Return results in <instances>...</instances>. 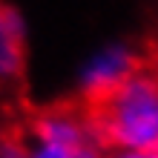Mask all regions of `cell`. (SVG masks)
<instances>
[{
  "label": "cell",
  "mask_w": 158,
  "mask_h": 158,
  "mask_svg": "<svg viewBox=\"0 0 158 158\" xmlns=\"http://www.w3.org/2000/svg\"><path fill=\"white\" fill-rule=\"evenodd\" d=\"M155 52L138 72L104 95L81 101L92 147L101 152H158V78Z\"/></svg>",
  "instance_id": "1"
},
{
  "label": "cell",
  "mask_w": 158,
  "mask_h": 158,
  "mask_svg": "<svg viewBox=\"0 0 158 158\" xmlns=\"http://www.w3.org/2000/svg\"><path fill=\"white\" fill-rule=\"evenodd\" d=\"M0 86L23 92L26 86V35L23 20L0 0Z\"/></svg>",
  "instance_id": "2"
},
{
  "label": "cell",
  "mask_w": 158,
  "mask_h": 158,
  "mask_svg": "<svg viewBox=\"0 0 158 158\" xmlns=\"http://www.w3.org/2000/svg\"><path fill=\"white\" fill-rule=\"evenodd\" d=\"M72 150H63V147H52V144H40L38 147H29V132H26V152L23 158H69Z\"/></svg>",
  "instance_id": "3"
},
{
  "label": "cell",
  "mask_w": 158,
  "mask_h": 158,
  "mask_svg": "<svg viewBox=\"0 0 158 158\" xmlns=\"http://www.w3.org/2000/svg\"><path fill=\"white\" fill-rule=\"evenodd\" d=\"M69 158H106L104 152L98 150V147H78V150H72Z\"/></svg>",
  "instance_id": "4"
},
{
  "label": "cell",
  "mask_w": 158,
  "mask_h": 158,
  "mask_svg": "<svg viewBox=\"0 0 158 158\" xmlns=\"http://www.w3.org/2000/svg\"><path fill=\"white\" fill-rule=\"evenodd\" d=\"M109 158H158V152H118Z\"/></svg>",
  "instance_id": "5"
},
{
  "label": "cell",
  "mask_w": 158,
  "mask_h": 158,
  "mask_svg": "<svg viewBox=\"0 0 158 158\" xmlns=\"http://www.w3.org/2000/svg\"><path fill=\"white\" fill-rule=\"evenodd\" d=\"M155 78H158V52H155Z\"/></svg>",
  "instance_id": "6"
}]
</instances>
